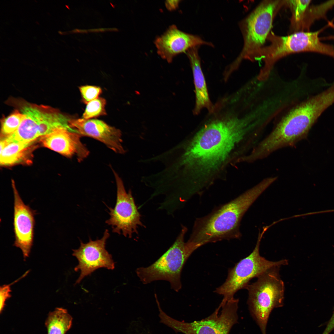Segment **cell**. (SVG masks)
Masks as SVG:
<instances>
[{
    "label": "cell",
    "instance_id": "obj_1",
    "mask_svg": "<svg viewBox=\"0 0 334 334\" xmlns=\"http://www.w3.org/2000/svg\"><path fill=\"white\" fill-rule=\"evenodd\" d=\"M249 121L229 115L216 118L191 139L173 147L169 164L174 175L189 189L203 191L248 133Z\"/></svg>",
    "mask_w": 334,
    "mask_h": 334
},
{
    "label": "cell",
    "instance_id": "obj_2",
    "mask_svg": "<svg viewBox=\"0 0 334 334\" xmlns=\"http://www.w3.org/2000/svg\"><path fill=\"white\" fill-rule=\"evenodd\" d=\"M268 178L211 213L195 220L187 241L195 251L209 243L240 238V223L244 215L258 197L272 183Z\"/></svg>",
    "mask_w": 334,
    "mask_h": 334
},
{
    "label": "cell",
    "instance_id": "obj_3",
    "mask_svg": "<svg viewBox=\"0 0 334 334\" xmlns=\"http://www.w3.org/2000/svg\"><path fill=\"white\" fill-rule=\"evenodd\" d=\"M285 1L262 2L241 23L244 45L240 54L229 67L235 70L243 60L259 59L270 33L274 18Z\"/></svg>",
    "mask_w": 334,
    "mask_h": 334
},
{
    "label": "cell",
    "instance_id": "obj_4",
    "mask_svg": "<svg viewBox=\"0 0 334 334\" xmlns=\"http://www.w3.org/2000/svg\"><path fill=\"white\" fill-rule=\"evenodd\" d=\"M280 267L271 268L257 277V280L248 284L247 304L250 313L262 334H266L268 318L275 308L283 305L285 285L279 274Z\"/></svg>",
    "mask_w": 334,
    "mask_h": 334
},
{
    "label": "cell",
    "instance_id": "obj_5",
    "mask_svg": "<svg viewBox=\"0 0 334 334\" xmlns=\"http://www.w3.org/2000/svg\"><path fill=\"white\" fill-rule=\"evenodd\" d=\"M187 230V228L182 225L174 243L158 259L148 267L137 268L136 274L143 284L165 280L169 282L171 289L175 291L178 292L181 289L182 268L194 252L184 241Z\"/></svg>",
    "mask_w": 334,
    "mask_h": 334
},
{
    "label": "cell",
    "instance_id": "obj_6",
    "mask_svg": "<svg viewBox=\"0 0 334 334\" xmlns=\"http://www.w3.org/2000/svg\"><path fill=\"white\" fill-rule=\"evenodd\" d=\"M21 104L19 110L24 117L17 130L6 137L9 142H30L59 128L71 129L70 119L58 110L43 105Z\"/></svg>",
    "mask_w": 334,
    "mask_h": 334
},
{
    "label": "cell",
    "instance_id": "obj_7",
    "mask_svg": "<svg viewBox=\"0 0 334 334\" xmlns=\"http://www.w3.org/2000/svg\"><path fill=\"white\" fill-rule=\"evenodd\" d=\"M267 229L264 227L261 233L259 231L256 245L252 252L240 260L233 267L229 269L225 281L214 291L215 293L223 296L221 303L222 305L233 298L234 294L239 290L245 289L252 278L258 277L271 268L288 264L286 259L271 261L260 255V242Z\"/></svg>",
    "mask_w": 334,
    "mask_h": 334
},
{
    "label": "cell",
    "instance_id": "obj_8",
    "mask_svg": "<svg viewBox=\"0 0 334 334\" xmlns=\"http://www.w3.org/2000/svg\"><path fill=\"white\" fill-rule=\"evenodd\" d=\"M322 30L298 32L286 36H277L271 32L267 39L270 45L264 47L259 57L264 62L263 69L270 72L276 62L291 54L313 52L328 55L331 50V45L321 42L319 37Z\"/></svg>",
    "mask_w": 334,
    "mask_h": 334
},
{
    "label": "cell",
    "instance_id": "obj_9",
    "mask_svg": "<svg viewBox=\"0 0 334 334\" xmlns=\"http://www.w3.org/2000/svg\"><path fill=\"white\" fill-rule=\"evenodd\" d=\"M239 299L234 297L223 305L220 304L209 316L200 321L190 323L176 320L163 310L158 314L160 322L176 332L184 334H229L238 320Z\"/></svg>",
    "mask_w": 334,
    "mask_h": 334
},
{
    "label": "cell",
    "instance_id": "obj_10",
    "mask_svg": "<svg viewBox=\"0 0 334 334\" xmlns=\"http://www.w3.org/2000/svg\"><path fill=\"white\" fill-rule=\"evenodd\" d=\"M117 186V198L113 208L108 207L110 218L105 223L111 226L112 231L131 238L138 234L139 227L144 226L135 204L131 191L127 192L121 178L113 170Z\"/></svg>",
    "mask_w": 334,
    "mask_h": 334
},
{
    "label": "cell",
    "instance_id": "obj_11",
    "mask_svg": "<svg viewBox=\"0 0 334 334\" xmlns=\"http://www.w3.org/2000/svg\"><path fill=\"white\" fill-rule=\"evenodd\" d=\"M109 236V231L106 229L100 239L94 241L90 239L86 243L80 241L79 248L73 250L72 255L77 258L79 263L74 270L76 272L80 271L76 284L79 283L84 277L99 268L114 269V263L112 255L105 248L106 242Z\"/></svg>",
    "mask_w": 334,
    "mask_h": 334
},
{
    "label": "cell",
    "instance_id": "obj_12",
    "mask_svg": "<svg viewBox=\"0 0 334 334\" xmlns=\"http://www.w3.org/2000/svg\"><path fill=\"white\" fill-rule=\"evenodd\" d=\"M14 197L13 229L15 241L13 245L22 250L24 259L28 256L33 245L36 211L26 205L12 181Z\"/></svg>",
    "mask_w": 334,
    "mask_h": 334
},
{
    "label": "cell",
    "instance_id": "obj_13",
    "mask_svg": "<svg viewBox=\"0 0 334 334\" xmlns=\"http://www.w3.org/2000/svg\"><path fill=\"white\" fill-rule=\"evenodd\" d=\"M70 127L81 136L96 139L117 153L124 154L121 131L105 122L96 119H70Z\"/></svg>",
    "mask_w": 334,
    "mask_h": 334
},
{
    "label": "cell",
    "instance_id": "obj_14",
    "mask_svg": "<svg viewBox=\"0 0 334 334\" xmlns=\"http://www.w3.org/2000/svg\"><path fill=\"white\" fill-rule=\"evenodd\" d=\"M155 44L158 54L169 62L173 58L189 49L203 45L212 46L199 36L184 32L176 25L170 26L166 31L156 39Z\"/></svg>",
    "mask_w": 334,
    "mask_h": 334
},
{
    "label": "cell",
    "instance_id": "obj_15",
    "mask_svg": "<svg viewBox=\"0 0 334 334\" xmlns=\"http://www.w3.org/2000/svg\"><path fill=\"white\" fill-rule=\"evenodd\" d=\"M81 136L73 129L61 128L41 137L40 141L45 147L67 157L75 156L79 162L89 153L81 141Z\"/></svg>",
    "mask_w": 334,
    "mask_h": 334
},
{
    "label": "cell",
    "instance_id": "obj_16",
    "mask_svg": "<svg viewBox=\"0 0 334 334\" xmlns=\"http://www.w3.org/2000/svg\"><path fill=\"white\" fill-rule=\"evenodd\" d=\"M285 2L291 12L290 28L293 33L300 31L309 32L315 21L325 17L327 11L334 6V1L315 6L310 5L311 0H286Z\"/></svg>",
    "mask_w": 334,
    "mask_h": 334
},
{
    "label": "cell",
    "instance_id": "obj_17",
    "mask_svg": "<svg viewBox=\"0 0 334 334\" xmlns=\"http://www.w3.org/2000/svg\"><path fill=\"white\" fill-rule=\"evenodd\" d=\"M199 47H193L186 52L191 63L193 74L195 93V105L194 112L196 114H199L204 108L207 109L210 112L213 110L201 67L200 59L198 52Z\"/></svg>",
    "mask_w": 334,
    "mask_h": 334
},
{
    "label": "cell",
    "instance_id": "obj_18",
    "mask_svg": "<svg viewBox=\"0 0 334 334\" xmlns=\"http://www.w3.org/2000/svg\"><path fill=\"white\" fill-rule=\"evenodd\" d=\"M35 141L6 143L0 151V165L11 166L20 163H31L32 153L37 147L35 144Z\"/></svg>",
    "mask_w": 334,
    "mask_h": 334
},
{
    "label": "cell",
    "instance_id": "obj_19",
    "mask_svg": "<svg viewBox=\"0 0 334 334\" xmlns=\"http://www.w3.org/2000/svg\"><path fill=\"white\" fill-rule=\"evenodd\" d=\"M72 319L67 310L56 308L50 312L45 321L48 334H65L71 326Z\"/></svg>",
    "mask_w": 334,
    "mask_h": 334
},
{
    "label": "cell",
    "instance_id": "obj_20",
    "mask_svg": "<svg viewBox=\"0 0 334 334\" xmlns=\"http://www.w3.org/2000/svg\"><path fill=\"white\" fill-rule=\"evenodd\" d=\"M24 117L19 110L15 109L1 121V138L9 135L18 129Z\"/></svg>",
    "mask_w": 334,
    "mask_h": 334
},
{
    "label": "cell",
    "instance_id": "obj_21",
    "mask_svg": "<svg viewBox=\"0 0 334 334\" xmlns=\"http://www.w3.org/2000/svg\"><path fill=\"white\" fill-rule=\"evenodd\" d=\"M106 100L98 97L87 104L82 116L83 118L88 119L106 114L105 106Z\"/></svg>",
    "mask_w": 334,
    "mask_h": 334
},
{
    "label": "cell",
    "instance_id": "obj_22",
    "mask_svg": "<svg viewBox=\"0 0 334 334\" xmlns=\"http://www.w3.org/2000/svg\"><path fill=\"white\" fill-rule=\"evenodd\" d=\"M79 90L82 101L86 104L98 98V96L102 92L100 87L90 85L81 86L79 87Z\"/></svg>",
    "mask_w": 334,
    "mask_h": 334
},
{
    "label": "cell",
    "instance_id": "obj_23",
    "mask_svg": "<svg viewBox=\"0 0 334 334\" xmlns=\"http://www.w3.org/2000/svg\"><path fill=\"white\" fill-rule=\"evenodd\" d=\"M10 285H4L0 288V312L3 310L6 300L11 297Z\"/></svg>",
    "mask_w": 334,
    "mask_h": 334
},
{
    "label": "cell",
    "instance_id": "obj_24",
    "mask_svg": "<svg viewBox=\"0 0 334 334\" xmlns=\"http://www.w3.org/2000/svg\"><path fill=\"white\" fill-rule=\"evenodd\" d=\"M180 0H167L165 1V5L167 9L170 11L176 9L178 7Z\"/></svg>",
    "mask_w": 334,
    "mask_h": 334
},
{
    "label": "cell",
    "instance_id": "obj_25",
    "mask_svg": "<svg viewBox=\"0 0 334 334\" xmlns=\"http://www.w3.org/2000/svg\"><path fill=\"white\" fill-rule=\"evenodd\" d=\"M334 329V311L325 329V332L330 333Z\"/></svg>",
    "mask_w": 334,
    "mask_h": 334
},
{
    "label": "cell",
    "instance_id": "obj_26",
    "mask_svg": "<svg viewBox=\"0 0 334 334\" xmlns=\"http://www.w3.org/2000/svg\"><path fill=\"white\" fill-rule=\"evenodd\" d=\"M116 29H117L116 28H99V29H90L89 30H88V31H89L90 32H103V31H109V30H111H111H113V31L114 30H114H116Z\"/></svg>",
    "mask_w": 334,
    "mask_h": 334
},
{
    "label": "cell",
    "instance_id": "obj_27",
    "mask_svg": "<svg viewBox=\"0 0 334 334\" xmlns=\"http://www.w3.org/2000/svg\"><path fill=\"white\" fill-rule=\"evenodd\" d=\"M88 30H81V29H75V30H73V31H72V32H75H75L84 33V32H88Z\"/></svg>",
    "mask_w": 334,
    "mask_h": 334
},
{
    "label": "cell",
    "instance_id": "obj_28",
    "mask_svg": "<svg viewBox=\"0 0 334 334\" xmlns=\"http://www.w3.org/2000/svg\"><path fill=\"white\" fill-rule=\"evenodd\" d=\"M329 26L334 29V24L332 23H330L329 24ZM332 38L334 39V37H332Z\"/></svg>",
    "mask_w": 334,
    "mask_h": 334
}]
</instances>
